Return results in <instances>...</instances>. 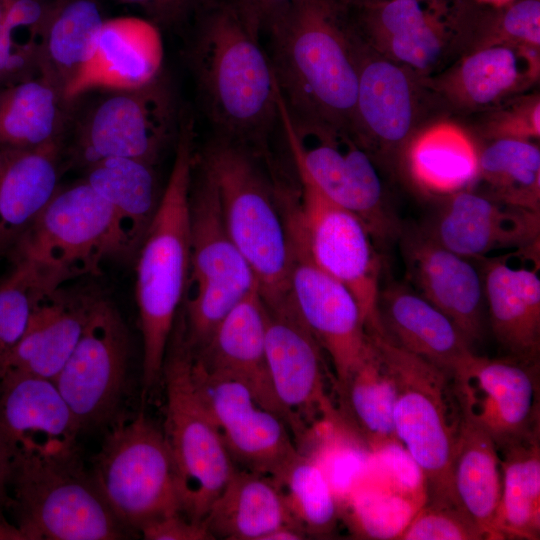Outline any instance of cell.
Segmentation results:
<instances>
[{
	"mask_svg": "<svg viewBox=\"0 0 540 540\" xmlns=\"http://www.w3.org/2000/svg\"><path fill=\"white\" fill-rule=\"evenodd\" d=\"M198 13L188 61L206 114L218 137L265 155L279 122L271 61L230 0H209Z\"/></svg>",
	"mask_w": 540,
	"mask_h": 540,
	"instance_id": "1",
	"label": "cell"
},
{
	"mask_svg": "<svg viewBox=\"0 0 540 540\" xmlns=\"http://www.w3.org/2000/svg\"><path fill=\"white\" fill-rule=\"evenodd\" d=\"M333 0H292L275 19L271 61L291 115L338 127L355 117L359 69Z\"/></svg>",
	"mask_w": 540,
	"mask_h": 540,
	"instance_id": "2",
	"label": "cell"
},
{
	"mask_svg": "<svg viewBox=\"0 0 540 540\" xmlns=\"http://www.w3.org/2000/svg\"><path fill=\"white\" fill-rule=\"evenodd\" d=\"M194 122L180 120L173 166L157 213L136 255L135 298L143 342L142 395L162 375L189 275V192L196 153Z\"/></svg>",
	"mask_w": 540,
	"mask_h": 540,
	"instance_id": "3",
	"label": "cell"
},
{
	"mask_svg": "<svg viewBox=\"0 0 540 540\" xmlns=\"http://www.w3.org/2000/svg\"><path fill=\"white\" fill-rule=\"evenodd\" d=\"M6 513L24 540H114L131 532L105 501L77 448L8 461Z\"/></svg>",
	"mask_w": 540,
	"mask_h": 540,
	"instance_id": "4",
	"label": "cell"
},
{
	"mask_svg": "<svg viewBox=\"0 0 540 540\" xmlns=\"http://www.w3.org/2000/svg\"><path fill=\"white\" fill-rule=\"evenodd\" d=\"M249 148L217 137L198 156L211 174L228 232L252 269L267 304L289 297L290 248L275 181Z\"/></svg>",
	"mask_w": 540,
	"mask_h": 540,
	"instance_id": "5",
	"label": "cell"
},
{
	"mask_svg": "<svg viewBox=\"0 0 540 540\" xmlns=\"http://www.w3.org/2000/svg\"><path fill=\"white\" fill-rule=\"evenodd\" d=\"M368 335L394 377L395 433L424 476L427 500L460 504L453 488L452 462L462 412L452 375L383 334Z\"/></svg>",
	"mask_w": 540,
	"mask_h": 540,
	"instance_id": "6",
	"label": "cell"
},
{
	"mask_svg": "<svg viewBox=\"0 0 540 540\" xmlns=\"http://www.w3.org/2000/svg\"><path fill=\"white\" fill-rule=\"evenodd\" d=\"M190 266L180 308L192 353L200 350L226 314L258 288L223 217L216 184L195 157L189 192Z\"/></svg>",
	"mask_w": 540,
	"mask_h": 540,
	"instance_id": "7",
	"label": "cell"
},
{
	"mask_svg": "<svg viewBox=\"0 0 540 540\" xmlns=\"http://www.w3.org/2000/svg\"><path fill=\"white\" fill-rule=\"evenodd\" d=\"M166 409L164 436L178 479L181 511L202 523L234 470V462L192 378V352L179 311L168 342L162 375Z\"/></svg>",
	"mask_w": 540,
	"mask_h": 540,
	"instance_id": "8",
	"label": "cell"
},
{
	"mask_svg": "<svg viewBox=\"0 0 540 540\" xmlns=\"http://www.w3.org/2000/svg\"><path fill=\"white\" fill-rule=\"evenodd\" d=\"M277 105L295 169L330 201L355 214L375 244L385 245L400 237V223L385 203L368 152L343 127L292 116L279 88Z\"/></svg>",
	"mask_w": 540,
	"mask_h": 540,
	"instance_id": "9",
	"label": "cell"
},
{
	"mask_svg": "<svg viewBox=\"0 0 540 540\" xmlns=\"http://www.w3.org/2000/svg\"><path fill=\"white\" fill-rule=\"evenodd\" d=\"M93 460L92 474L117 519L130 531L181 511L175 464L161 431L140 411L117 419Z\"/></svg>",
	"mask_w": 540,
	"mask_h": 540,
	"instance_id": "10",
	"label": "cell"
},
{
	"mask_svg": "<svg viewBox=\"0 0 540 540\" xmlns=\"http://www.w3.org/2000/svg\"><path fill=\"white\" fill-rule=\"evenodd\" d=\"M109 204L85 180L58 188L9 256L30 263L55 287L100 271L112 256Z\"/></svg>",
	"mask_w": 540,
	"mask_h": 540,
	"instance_id": "11",
	"label": "cell"
},
{
	"mask_svg": "<svg viewBox=\"0 0 540 540\" xmlns=\"http://www.w3.org/2000/svg\"><path fill=\"white\" fill-rule=\"evenodd\" d=\"M296 174L298 190L289 187L288 198L310 257L354 295L367 333H382L378 314L381 260L370 232L304 174L297 170Z\"/></svg>",
	"mask_w": 540,
	"mask_h": 540,
	"instance_id": "12",
	"label": "cell"
},
{
	"mask_svg": "<svg viewBox=\"0 0 540 540\" xmlns=\"http://www.w3.org/2000/svg\"><path fill=\"white\" fill-rule=\"evenodd\" d=\"M129 359L127 326L114 303L97 294L78 343L54 379L81 431L116 420Z\"/></svg>",
	"mask_w": 540,
	"mask_h": 540,
	"instance_id": "13",
	"label": "cell"
},
{
	"mask_svg": "<svg viewBox=\"0 0 540 540\" xmlns=\"http://www.w3.org/2000/svg\"><path fill=\"white\" fill-rule=\"evenodd\" d=\"M290 248L289 295L335 370L336 387L372 349L361 309L350 290L310 257L288 202L283 203Z\"/></svg>",
	"mask_w": 540,
	"mask_h": 540,
	"instance_id": "14",
	"label": "cell"
},
{
	"mask_svg": "<svg viewBox=\"0 0 540 540\" xmlns=\"http://www.w3.org/2000/svg\"><path fill=\"white\" fill-rule=\"evenodd\" d=\"M179 125L173 93L158 76L102 101L80 131L76 158L86 167L110 157L155 165L170 140L177 137Z\"/></svg>",
	"mask_w": 540,
	"mask_h": 540,
	"instance_id": "15",
	"label": "cell"
},
{
	"mask_svg": "<svg viewBox=\"0 0 540 540\" xmlns=\"http://www.w3.org/2000/svg\"><path fill=\"white\" fill-rule=\"evenodd\" d=\"M539 363L476 354L453 374L462 416L501 447L540 434Z\"/></svg>",
	"mask_w": 540,
	"mask_h": 540,
	"instance_id": "16",
	"label": "cell"
},
{
	"mask_svg": "<svg viewBox=\"0 0 540 540\" xmlns=\"http://www.w3.org/2000/svg\"><path fill=\"white\" fill-rule=\"evenodd\" d=\"M192 378L233 462L276 482L299 453L287 424L261 407L244 384L206 368L193 356Z\"/></svg>",
	"mask_w": 540,
	"mask_h": 540,
	"instance_id": "17",
	"label": "cell"
},
{
	"mask_svg": "<svg viewBox=\"0 0 540 540\" xmlns=\"http://www.w3.org/2000/svg\"><path fill=\"white\" fill-rule=\"evenodd\" d=\"M266 357L276 396L291 419L297 438L309 422L338 420L325 387L322 349L297 313L290 295L287 299L265 303Z\"/></svg>",
	"mask_w": 540,
	"mask_h": 540,
	"instance_id": "18",
	"label": "cell"
},
{
	"mask_svg": "<svg viewBox=\"0 0 540 540\" xmlns=\"http://www.w3.org/2000/svg\"><path fill=\"white\" fill-rule=\"evenodd\" d=\"M80 431L53 380L15 372L0 379V449L7 465L19 452L77 448Z\"/></svg>",
	"mask_w": 540,
	"mask_h": 540,
	"instance_id": "19",
	"label": "cell"
},
{
	"mask_svg": "<svg viewBox=\"0 0 540 540\" xmlns=\"http://www.w3.org/2000/svg\"><path fill=\"white\" fill-rule=\"evenodd\" d=\"M540 213L460 190L438 212L426 231L463 257L482 258L499 249L538 248Z\"/></svg>",
	"mask_w": 540,
	"mask_h": 540,
	"instance_id": "20",
	"label": "cell"
},
{
	"mask_svg": "<svg viewBox=\"0 0 540 540\" xmlns=\"http://www.w3.org/2000/svg\"><path fill=\"white\" fill-rule=\"evenodd\" d=\"M403 252L418 293L451 319L470 345L479 340L485 305L481 271L426 231L406 235Z\"/></svg>",
	"mask_w": 540,
	"mask_h": 540,
	"instance_id": "21",
	"label": "cell"
},
{
	"mask_svg": "<svg viewBox=\"0 0 540 540\" xmlns=\"http://www.w3.org/2000/svg\"><path fill=\"white\" fill-rule=\"evenodd\" d=\"M265 333V304L255 288L226 314L206 344L192 356L206 368L244 384L261 407L279 416L291 428V419L271 381Z\"/></svg>",
	"mask_w": 540,
	"mask_h": 540,
	"instance_id": "22",
	"label": "cell"
},
{
	"mask_svg": "<svg viewBox=\"0 0 540 540\" xmlns=\"http://www.w3.org/2000/svg\"><path fill=\"white\" fill-rule=\"evenodd\" d=\"M163 42L151 20L122 16L103 21L94 51L64 89L68 102L91 89L125 91L142 87L159 76Z\"/></svg>",
	"mask_w": 540,
	"mask_h": 540,
	"instance_id": "23",
	"label": "cell"
},
{
	"mask_svg": "<svg viewBox=\"0 0 540 540\" xmlns=\"http://www.w3.org/2000/svg\"><path fill=\"white\" fill-rule=\"evenodd\" d=\"M378 314L387 339L450 375L473 354L452 320L403 284L380 288Z\"/></svg>",
	"mask_w": 540,
	"mask_h": 540,
	"instance_id": "24",
	"label": "cell"
},
{
	"mask_svg": "<svg viewBox=\"0 0 540 540\" xmlns=\"http://www.w3.org/2000/svg\"><path fill=\"white\" fill-rule=\"evenodd\" d=\"M96 296L62 287L43 295L32 310L5 374L15 372L54 381L81 337Z\"/></svg>",
	"mask_w": 540,
	"mask_h": 540,
	"instance_id": "25",
	"label": "cell"
},
{
	"mask_svg": "<svg viewBox=\"0 0 540 540\" xmlns=\"http://www.w3.org/2000/svg\"><path fill=\"white\" fill-rule=\"evenodd\" d=\"M154 167L122 157L105 158L87 167L85 181L111 208L114 257H136L157 213L163 189Z\"/></svg>",
	"mask_w": 540,
	"mask_h": 540,
	"instance_id": "26",
	"label": "cell"
},
{
	"mask_svg": "<svg viewBox=\"0 0 540 540\" xmlns=\"http://www.w3.org/2000/svg\"><path fill=\"white\" fill-rule=\"evenodd\" d=\"M491 327L509 357L539 363L540 278L508 257L484 258L481 270Z\"/></svg>",
	"mask_w": 540,
	"mask_h": 540,
	"instance_id": "27",
	"label": "cell"
},
{
	"mask_svg": "<svg viewBox=\"0 0 540 540\" xmlns=\"http://www.w3.org/2000/svg\"><path fill=\"white\" fill-rule=\"evenodd\" d=\"M60 144L0 148V257L9 255L58 190Z\"/></svg>",
	"mask_w": 540,
	"mask_h": 540,
	"instance_id": "28",
	"label": "cell"
},
{
	"mask_svg": "<svg viewBox=\"0 0 540 540\" xmlns=\"http://www.w3.org/2000/svg\"><path fill=\"white\" fill-rule=\"evenodd\" d=\"M202 523L214 539L264 540L282 527L302 530L282 488L271 477L247 469L234 470Z\"/></svg>",
	"mask_w": 540,
	"mask_h": 540,
	"instance_id": "29",
	"label": "cell"
},
{
	"mask_svg": "<svg viewBox=\"0 0 540 540\" xmlns=\"http://www.w3.org/2000/svg\"><path fill=\"white\" fill-rule=\"evenodd\" d=\"M455 495L488 540H500L495 527L501 496V468L493 439L462 416L452 462Z\"/></svg>",
	"mask_w": 540,
	"mask_h": 540,
	"instance_id": "30",
	"label": "cell"
},
{
	"mask_svg": "<svg viewBox=\"0 0 540 540\" xmlns=\"http://www.w3.org/2000/svg\"><path fill=\"white\" fill-rule=\"evenodd\" d=\"M501 496L495 527L499 539H540V434L497 447Z\"/></svg>",
	"mask_w": 540,
	"mask_h": 540,
	"instance_id": "31",
	"label": "cell"
},
{
	"mask_svg": "<svg viewBox=\"0 0 540 540\" xmlns=\"http://www.w3.org/2000/svg\"><path fill=\"white\" fill-rule=\"evenodd\" d=\"M372 345L369 353L336 388L346 416L370 451L376 454L400 443L393 420L395 380L373 342Z\"/></svg>",
	"mask_w": 540,
	"mask_h": 540,
	"instance_id": "32",
	"label": "cell"
},
{
	"mask_svg": "<svg viewBox=\"0 0 540 540\" xmlns=\"http://www.w3.org/2000/svg\"><path fill=\"white\" fill-rule=\"evenodd\" d=\"M103 21L95 0L56 1L37 62L61 96L90 59Z\"/></svg>",
	"mask_w": 540,
	"mask_h": 540,
	"instance_id": "33",
	"label": "cell"
},
{
	"mask_svg": "<svg viewBox=\"0 0 540 540\" xmlns=\"http://www.w3.org/2000/svg\"><path fill=\"white\" fill-rule=\"evenodd\" d=\"M58 89L46 77L0 88V148H34L58 141Z\"/></svg>",
	"mask_w": 540,
	"mask_h": 540,
	"instance_id": "34",
	"label": "cell"
},
{
	"mask_svg": "<svg viewBox=\"0 0 540 540\" xmlns=\"http://www.w3.org/2000/svg\"><path fill=\"white\" fill-rule=\"evenodd\" d=\"M409 168L424 189L453 194L479 173L478 155L469 138L453 125H438L422 133L411 145Z\"/></svg>",
	"mask_w": 540,
	"mask_h": 540,
	"instance_id": "35",
	"label": "cell"
},
{
	"mask_svg": "<svg viewBox=\"0 0 540 540\" xmlns=\"http://www.w3.org/2000/svg\"><path fill=\"white\" fill-rule=\"evenodd\" d=\"M356 116L378 139L388 143L402 141L412 121L410 85L404 72L387 61L362 66Z\"/></svg>",
	"mask_w": 540,
	"mask_h": 540,
	"instance_id": "36",
	"label": "cell"
},
{
	"mask_svg": "<svg viewBox=\"0 0 540 540\" xmlns=\"http://www.w3.org/2000/svg\"><path fill=\"white\" fill-rule=\"evenodd\" d=\"M478 164L479 172L493 187L494 199L539 212L540 151L537 146L520 139H500L483 150Z\"/></svg>",
	"mask_w": 540,
	"mask_h": 540,
	"instance_id": "37",
	"label": "cell"
},
{
	"mask_svg": "<svg viewBox=\"0 0 540 540\" xmlns=\"http://www.w3.org/2000/svg\"><path fill=\"white\" fill-rule=\"evenodd\" d=\"M276 483L284 492L287 506L306 535L326 536L336 526L339 504L319 464L298 453Z\"/></svg>",
	"mask_w": 540,
	"mask_h": 540,
	"instance_id": "38",
	"label": "cell"
},
{
	"mask_svg": "<svg viewBox=\"0 0 540 540\" xmlns=\"http://www.w3.org/2000/svg\"><path fill=\"white\" fill-rule=\"evenodd\" d=\"M426 500L387 483L362 487L349 496L346 518L361 538L400 539Z\"/></svg>",
	"mask_w": 540,
	"mask_h": 540,
	"instance_id": "39",
	"label": "cell"
},
{
	"mask_svg": "<svg viewBox=\"0 0 540 540\" xmlns=\"http://www.w3.org/2000/svg\"><path fill=\"white\" fill-rule=\"evenodd\" d=\"M57 289L30 263L13 261L0 279V379L28 326L32 310L46 293Z\"/></svg>",
	"mask_w": 540,
	"mask_h": 540,
	"instance_id": "40",
	"label": "cell"
},
{
	"mask_svg": "<svg viewBox=\"0 0 540 540\" xmlns=\"http://www.w3.org/2000/svg\"><path fill=\"white\" fill-rule=\"evenodd\" d=\"M520 78V60L505 46H494L470 56L461 68V83L475 103L487 104L508 91Z\"/></svg>",
	"mask_w": 540,
	"mask_h": 540,
	"instance_id": "41",
	"label": "cell"
},
{
	"mask_svg": "<svg viewBox=\"0 0 540 540\" xmlns=\"http://www.w3.org/2000/svg\"><path fill=\"white\" fill-rule=\"evenodd\" d=\"M401 540H481L485 534L460 504L426 500Z\"/></svg>",
	"mask_w": 540,
	"mask_h": 540,
	"instance_id": "42",
	"label": "cell"
},
{
	"mask_svg": "<svg viewBox=\"0 0 540 540\" xmlns=\"http://www.w3.org/2000/svg\"><path fill=\"white\" fill-rule=\"evenodd\" d=\"M394 56L413 67H430L440 56L441 42L429 21L390 36Z\"/></svg>",
	"mask_w": 540,
	"mask_h": 540,
	"instance_id": "43",
	"label": "cell"
},
{
	"mask_svg": "<svg viewBox=\"0 0 540 540\" xmlns=\"http://www.w3.org/2000/svg\"><path fill=\"white\" fill-rule=\"evenodd\" d=\"M146 540H211L203 523L189 520L181 512L147 523L138 531Z\"/></svg>",
	"mask_w": 540,
	"mask_h": 540,
	"instance_id": "44",
	"label": "cell"
},
{
	"mask_svg": "<svg viewBox=\"0 0 540 540\" xmlns=\"http://www.w3.org/2000/svg\"><path fill=\"white\" fill-rule=\"evenodd\" d=\"M504 31L512 37L534 45L540 44V2L522 0L511 6L502 21Z\"/></svg>",
	"mask_w": 540,
	"mask_h": 540,
	"instance_id": "45",
	"label": "cell"
},
{
	"mask_svg": "<svg viewBox=\"0 0 540 540\" xmlns=\"http://www.w3.org/2000/svg\"><path fill=\"white\" fill-rule=\"evenodd\" d=\"M143 9L153 23L174 26L198 13L209 0H122Z\"/></svg>",
	"mask_w": 540,
	"mask_h": 540,
	"instance_id": "46",
	"label": "cell"
},
{
	"mask_svg": "<svg viewBox=\"0 0 540 540\" xmlns=\"http://www.w3.org/2000/svg\"><path fill=\"white\" fill-rule=\"evenodd\" d=\"M379 25L395 35L428 22L419 0H390L378 12Z\"/></svg>",
	"mask_w": 540,
	"mask_h": 540,
	"instance_id": "47",
	"label": "cell"
},
{
	"mask_svg": "<svg viewBox=\"0 0 540 540\" xmlns=\"http://www.w3.org/2000/svg\"><path fill=\"white\" fill-rule=\"evenodd\" d=\"M249 31L259 39L292 0H230Z\"/></svg>",
	"mask_w": 540,
	"mask_h": 540,
	"instance_id": "48",
	"label": "cell"
},
{
	"mask_svg": "<svg viewBox=\"0 0 540 540\" xmlns=\"http://www.w3.org/2000/svg\"><path fill=\"white\" fill-rule=\"evenodd\" d=\"M34 60V57L18 44L8 27L4 1L0 0V79L19 72Z\"/></svg>",
	"mask_w": 540,
	"mask_h": 540,
	"instance_id": "49",
	"label": "cell"
},
{
	"mask_svg": "<svg viewBox=\"0 0 540 540\" xmlns=\"http://www.w3.org/2000/svg\"><path fill=\"white\" fill-rule=\"evenodd\" d=\"M7 462L0 449V540H24L21 531L9 520L6 513Z\"/></svg>",
	"mask_w": 540,
	"mask_h": 540,
	"instance_id": "50",
	"label": "cell"
},
{
	"mask_svg": "<svg viewBox=\"0 0 540 540\" xmlns=\"http://www.w3.org/2000/svg\"><path fill=\"white\" fill-rule=\"evenodd\" d=\"M482 1H485V2H488V3H493V4H496V5H500V4H503V3H506L510 0H482Z\"/></svg>",
	"mask_w": 540,
	"mask_h": 540,
	"instance_id": "51",
	"label": "cell"
}]
</instances>
